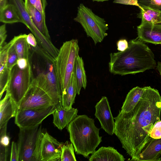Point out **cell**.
I'll use <instances>...</instances> for the list:
<instances>
[{
	"label": "cell",
	"mask_w": 161,
	"mask_h": 161,
	"mask_svg": "<svg viewBox=\"0 0 161 161\" xmlns=\"http://www.w3.org/2000/svg\"><path fill=\"white\" fill-rule=\"evenodd\" d=\"M161 96L158 91L145 86L142 96L134 109L128 113L119 111L114 117V133L122 147L137 161L142 148L150 138V132L160 120Z\"/></svg>",
	"instance_id": "cell-1"
},
{
	"label": "cell",
	"mask_w": 161,
	"mask_h": 161,
	"mask_svg": "<svg viewBox=\"0 0 161 161\" xmlns=\"http://www.w3.org/2000/svg\"><path fill=\"white\" fill-rule=\"evenodd\" d=\"M110 56L109 71L115 75L135 74L157 66L152 51L138 37L129 41L125 50L111 53Z\"/></svg>",
	"instance_id": "cell-2"
},
{
	"label": "cell",
	"mask_w": 161,
	"mask_h": 161,
	"mask_svg": "<svg viewBox=\"0 0 161 161\" xmlns=\"http://www.w3.org/2000/svg\"><path fill=\"white\" fill-rule=\"evenodd\" d=\"M66 129L75 152L85 158L93 153L102 141L100 129L95 125L94 120L86 115H77Z\"/></svg>",
	"instance_id": "cell-3"
},
{
	"label": "cell",
	"mask_w": 161,
	"mask_h": 161,
	"mask_svg": "<svg viewBox=\"0 0 161 161\" xmlns=\"http://www.w3.org/2000/svg\"><path fill=\"white\" fill-rule=\"evenodd\" d=\"M79 51L77 40L66 41L60 47L53 63L62 97L66 93Z\"/></svg>",
	"instance_id": "cell-4"
},
{
	"label": "cell",
	"mask_w": 161,
	"mask_h": 161,
	"mask_svg": "<svg viewBox=\"0 0 161 161\" xmlns=\"http://www.w3.org/2000/svg\"><path fill=\"white\" fill-rule=\"evenodd\" d=\"M42 130L41 124L32 128L20 129L17 143L19 161H41Z\"/></svg>",
	"instance_id": "cell-5"
},
{
	"label": "cell",
	"mask_w": 161,
	"mask_h": 161,
	"mask_svg": "<svg viewBox=\"0 0 161 161\" xmlns=\"http://www.w3.org/2000/svg\"><path fill=\"white\" fill-rule=\"evenodd\" d=\"M74 19L81 25L87 36L92 38L95 45L101 42L108 35V25L104 19L83 3L78 7L77 15Z\"/></svg>",
	"instance_id": "cell-6"
},
{
	"label": "cell",
	"mask_w": 161,
	"mask_h": 161,
	"mask_svg": "<svg viewBox=\"0 0 161 161\" xmlns=\"http://www.w3.org/2000/svg\"><path fill=\"white\" fill-rule=\"evenodd\" d=\"M33 79L31 61L24 69H20L16 64L10 70L6 91L17 106L27 91Z\"/></svg>",
	"instance_id": "cell-7"
},
{
	"label": "cell",
	"mask_w": 161,
	"mask_h": 161,
	"mask_svg": "<svg viewBox=\"0 0 161 161\" xmlns=\"http://www.w3.org/2000/svg\"><path fill=\"white\" fill-rule=\"evenodd\" d=\"M10 3L16 7L24 24L31 31L36 39L40 47L48 55L53 58L58 54L59 50L52 43L50 39L44 36L33 23L25 8L23 0H9Z\"/></svg>",
	"instance_id": "cell-8"
},
{
	"label": "cell",
	"mask_w": 161,
	"mask_h": 161,
	"mask_svg": "<svg viewBox=\"0 0 161 161\" xmlns=\"http://www.w3.org/2000/svg\"><path fill=\"white\" fill-rule=\"evenodd\" d=\"M55 108V105H51L18 111L15 117V123L19 129L35 127L52 114Z\"/></svg>",
	"instance_id": "cell-9"
},
{
	"label": "cell",
	"mask_w": 161,
	"mask_h": 161,
	"mask_svg": "<svg viewBox=\"0 0 161 161\" xmlns=\"http://www.w3.org/2000/svg\"><path fill=\"white\" fill-rule=\"evenodd\" d=\"M54 105L47 93L39 86L36 78L32 81L27 91L18 105V111Z\"/></svg>",
	"instance_id": "cell-10"
},
{
	"label": "cell",
	"mask_w": 161,
	"mask_h": 161,
	"mask_svg": "<svg viewBox=\"0 0 161 161\" xmlns=\"http://www.w3.org/2000/svg\"><path fill=\"white\" fill-rule=\"evenodd\" d=\"M40 87L49 96L55 107L62 105V95L58 82L53 63L49 65L46 73H42L38 77Z\"/></svg>",
	"instance_id": "cell-11"
},
{
	"label": "cell",
	"mask_w": 161,
	"mask_h": 161,
	"mask_svg": "<svg viewBox=\"0 0 161 161\" xmlns=\"http://www.w3.org/2000/svg\"><path fill=\"white\" fill-rule=\"evenodd\" d=\"M64 144L58 142L47 131H43L40 146L41 161H61Z\"/></svg>",
	"instance_id": "cell-12"
},
{
	"label": "cell",
	"mask_w": 161,
	"mask_h": 161,
	"mask_svg": "<svg viewBox=\"0 0 161 161\" xmlns=\"http://www.w3.org/2000/svg\"><path fill=\"white\" fill-rule=\"evenodd\" d=\"M95 107V115L99 120L101 128L108 134L112 135L114 133L115 121L108 98L102 97Z\"/></svg>",
	"instance_id": "cell-13"
},
{
	"label": "cell",
	"mask_w": 161,
	"mask_h": 161,
	"mask_svg": "<svg viewBox=\"0 0 161 161\" xmlns=\"http://www.w3.org/2000/svg\"><path fill=\"white\" fill-rule=\"evenodd\" d=\"M138 37L142 41L155 45L161 44V22L141 23L137 28Z\"/></svg>",
	"instance_id": "cell-14"
},
{
	"label": "cell",
	"mask_w": 161,
	"mask_h": 161,
	"mask_svg": "<svg viewBox=\"0 0 161 161\" xmlns=\"http://www.w3.org/2000/svg\"><path fill=\"white\" fill-rule=\"evenodd\" d=\"M18 38V36L14 37L8 43H5L0 47V95L2 96L6 91L10 71L7 66L8 52Z\"/></svg>",
	"instance_id": "cell-15"
},
{
	"label": "cell",
	"mask_w": 161,
	"mask_h": 161,
	"mask_svg": "<svg viewBox=\"0 0 161 161\" xmlns=\"http://www.w3.org/2000/svg\"><path fill=\"white\" fill-rule=\"evenodd\" d=\"M161 138L150 137L142 148L137 161H161Z\"/></svg>",
	"instance_id": "cell-16"
},
{
	"label": "cell",
	"mask_w": 161,
	"mask_h": 161,
	"mask_svg": "<svg viewBox=\"0 0 161 161\" xmlns=\"http://www.w3.org/2000/svg\"><path fill=\"white\" fill-rule=\"evenodd\" d=\"M78 112L77 108H72L68 110L62 105L56 106L52 114L53 123L59 130H62L77 116Z\"/></svg>",
	"instance_id": "cell-17"
},
{
	"label": "cell",
	"mask_w": 161,
	"mask_h": 161,
	"mask_svg": "<svg viewBox=\"0 0 161 161\" xmlns=\"http://www.w3.org/2000/svg\"><path fill=\"white\" fill-rule=\"evenodd\" d=\"M17 111V105L6 92L5 96L0 102V128L7 125L9 120L15 117Z\"/></svg>",
	"instance_id": "cell-18"
},
{
	"label": "cell",
	"mask_w": 161,
	"mask_h": 161,
	"mask_svg": "<svg viewBox=\"0 0 161 161\" xmlns=\"http://www.w3.org/2000/svg\"><path fill=\"white\" fill-rule=\"evenodd\" d=\"M125 158L114 147H102L89 157V161H124Z\"/></svg>",
	"instance_id": "cell-19"
},
{
	"label": "cell",
	"mask_w": 161,
	"mask_h": 161,
	"mask_svg": "<svg viewBox=\"0 0 161 161\" xmlns=\"http://www.w3.org/2000/svg\"><path fill=\"white\" fill-rule=\"evenodd\" d=\"M25 8L35 26L46 38L50 39L46 23L45 14L42 13L34 7L25 5Z\"/></svg>",
	"instance_id": "cell-20"
},
{
	"label": "cell",
	"mask_w": 161,
	"mask_h": 161,
	"mask_svg": "<svg viewBox=\"0 0 161 161\" xmlns=\"http://www.w3.org/2000/svg\"><path fill=\"white\" fill-rule=\"evenodd\" d=\"M74 74L77 94H80L82 88L85 89L87 79L84 67V63L82 57L78 55L76 58L74 67Z\"/></svg>",
	"instance_id": "cell-21"
},
{
	"label": "cell",
	"mask_w": 161,
	"mask_h": 161,
	"mask_svg": "<svg viewBox=\"0 0 161 161\" xmlns=\"http://www.w3.org/2000/svg\"><path fill=\"white\" fill-rule=\"evenodd\" d=\"M145 90V87L138 86L132 89L127 94L121 111L128 113L132 110L141 98Z\"/></svg>",
	"instance_id": "cell-22"
},
{
	"label": "cell",
	"mask_w": 161,
	"mask_h": 161,
	"mask_svg": "<svg viewBox=\"0 0 161 161\" xmlns=\"http://www.w3.org/2000/svg\"><path fill=\"white\" fill-rule=\"evenodd\" d=\"M0 21L4 24L21 23L23 21L15 6L13 4H7L0 9Z\"/></svg>",
	"instance_id": "cell-23"
},
{
	"label": "cell",
	"mask_w": 161,
	"mask_h": 161,
	"mask_svg": "<svg viewBox=\"0 0 161 161\" xmlns=\"http://www.w3.org/2000/svg\"><path fill=\"white\" fill-rule=\"evenodd\" d=\"M26 34L18 36V38L14 43V46L17 53L18 59L25 58L28 61L31 60L30 50L31 47L28 43Z\"/></svg>",
	"instance_id": "cell-24"
},
{
	"label": "cell",
	"mask_w": 161,
	"mask_h": 161,
	"mask_svg": "<svg viewBox=\"0 0 161 161\" xmlns=\"http://www.w3.org/2000/svg\"><path fill=\"white\" fill-rule=\"evenodd\" d=\"M76 94L75 79L73 73L66 93L62 97V105L63 107L68 110L71 109Z\"/></svg>",
	"instance_id": "cell-25"
},
{
	"label": "cell",
	"mask_w": 161,
	"mask_h": 161,
	"mask_svg": "<svg viewBox=\"0 0 161 161\" xmlns=\"http://www.w3.org/2000/svg\"><path fill=\"white\" fill-rule=\"evenodd\" d=\"M141 6L144 9L141 10V23L155 24L161 22V11L144 5Z\"/></svg>",
	"instance_id": "cell-26"
},
{
	"label": "cell",
	"mask_w": 161,
	"mask_h": 161,
	"mask_svg": "<svg viewBox=\"0 0 161 161\" xmlns=\"http://www.w3.org/2000/svg\"><path fill=\"white\" fill-rule=\"evenodd\" d=\"M61 161H76L72 143L67 141L64 144L62 150Z\"/></svg>",
	"instance_id": "cell-27"
},
{
	"label": "cell",
	"mask_w": 161,
	"mask_h": 161,
	"mask_svg": "<svg viewBox=\"0 0 161 161\" xmlns=\"http://www.w3.org/2000/svg\"><path fill=\"white\" fill-rule=\"evenodd\" d=\"M18 59L17 53L13 45L9 50L8 55L7 66L9 70L10 71L13 67L17 64Z\"/></svg>",
	"instance_id": "cell-28"
},
{
	"label": "cell",
	"mask_w": 161,
	"mask_h": 161,
	"mask_svg": "<svg viewBox=\"0 0 161 161\" xmlns=\"http://www.w3.org/2000/svg\"><path fill=\"white\" fill-rule=\"evenodd\" d=\"M25 5L32 6L42 14H45V9L47 5L46 0H24Z\"/></svg>",
	"instance_id": "cell-29"
},
{
	"label": "cell",
	"mask_w": 161,
	"mask_h": 161,
	"mask_svg": "<svg viewBox=\"0 0 161 161\" xmlns=\"http://www.w3.org/2000/svg\"><path fill=\"white\" fill-rule=\"evenodd\" d=\"M139 4L153 9L161 11V0H138Z\"/></svg>",
	"instance_id": "cell-30"
},
{
	"label": "cell",
	"mask_w": 161,
	"mask_h": 161,
	"mask_svg": "<svg viewBox=\"0 0 161 161\" xmlns=\"http://www.w3.org/2000/svg\"><path fill=\"white\" fill-rule=\"evenodd\" d=\"M149 136L154 139L161 138V120H159L155 124L150 132Z\"/></svg>",
	"instance_id": "cell-31"
},
{
	"label": "cell",
	"mask_w": 161,
	"mask_h": 161,
	"mask_svg": "<svg viewBox=\"0 0 161 161\" xmlns=\"http://www.w3.org/2000/svg\"><path fill=\"white\" fill-rule=\"evenodd\" d=\"M7 125L0 128V145L6 147L9 146L10 138L6 134Z\"/></svg>",
	"instance_id": "cell-32"
},
{
	"label": "cell",
	"mask_w": 161,
	"mask_h": 161,
	"mask_svg": "<svg viewBox=\"0 0 161 161\" xmlns=\"http://www.w3.org/2000/svg\"><path fill=\"white\" fill-rule=\"evenodd\" d=\"M10 160L19 161V154L17 143L14 141L12 142Z\"/></svg>",
	"instance_id": "cell-33"
},
{
	"label": "cell",
	"mask_w": 161,
	"mask_h": 161,
	"mask_svg": "<svg viewBox=\"0 0 161 161\" xmlns=\"http://www.w3.org/2000/svg\"><path fill=\"white\" fill-rule=\"evenodd\" d=\"M113 3L127 5H135L138 7L141 10H144L143 8L139 4L138 0H114Z\"/></svg>",
	"instance_id": "cell-34"
},
{
	"label": "cell",
	"mask_w": 161,
	"mask_h": 161,
	"mask_svg": "<svg viewBox=\"0 0 161 161\" xmlns=\"http://www.w3.org/2000/svg\"><path fill=\"white\" fill-rule=\"evenodd\" d=\"M6 33V25L4 24L0 26V47L6 43L5 41L7 36Z\"/></svg>",
	"instance_id": "cell-35"
},
{
	"label": "cell",
	"mask_w": 161,
	"mask_h": 161,
	"mask_svg": "<svg viewBox=\"0 0 161 161\" xmlns=\"http://www.w3.org/2000/svg\"><path fill=\"white\" fill-rule=\"evenodd\" d=\"M27 41L32 49L36 48L38 46L37 42L35 36L31 33L28 34L26 37Z\"/></svg>",
	"instance_id": "cell-36"
},
{
	"label": "cell",
	"mask_w": 161,
	"mask_h": 161,
	"mask_svg": "<svg viewBox=\"0 0 161 161\" xmlns=\"http://www.w3.org/2000/svg\"><path fill=\"white\" fill-rule=\"evenodd\" d=\"M117 50L120 51L125 50L128 47V43L125 39L119 40L117 43Z\"/></svg>",
	"instance_id": "cell-37"
},
{
	"label": "cell",
	"mask_w": 161,
	"mask_h": 161,
	"mask_svg": "<svg viewBox=\"0 0 161 161\" xmlns=\"http://www.w3.org/2000/svg\"><path fill=\"white\" fill-rule=\"evenodd\" d=\"M8 147H4L0 145V161L7 160Z\"/></svg>",
	"instance_id": "cell-38"
},
{
	"label": "cell",
	"mask_w": 161,
	"mask_h": 161,
	"mask_svg": "<svg viewBox=\"0 0 161 161\" xmlns=\"http://www.w3.org/2000/svg\"><path fill=\"white\" fill-rule=\"evenodd\" d=\"M31 60L28 61L25 58L18 59L17 64L19 68L23 69L27 67L30 62Z\"/></svg>",
	"instance_id": "cell-39"
},
{
	"label": "cell",
	"mask_w": 161,
	"mask_h": 161,
	"mask_svg": "<svg viewBox=\"0 0 161 161\" xmlns=\"http://www.w3.org/2000/svg\"><path fill=\"white\" fill-rule=\"evenodd\" d=\"M7 1L8 0H0V9L8 4Z\"/></svg>",
	"instance_id": "cell-40"
},
{
	"label": "cell",
	"mask_w": 161,
	"mask_h": 161,
	"mask_svg": "<svg viewBox=\"0 0 161 161\" xmlns=\"http://www.w3.org/2000/svg\"><path fill=\"white\" fill-rule=\"evenodd\" d=\"M156 69L159 72L161 76V62L158 61L157 62Z\"/></svg>",
	"instance_id": "cell-41"
},
{
	"label": "cell",
	"mask_w": 161,
	"mask_h": 161,
	"mask_svg": "<svg viewBox=\"0 0 161 161\" xmlns=\"http://www.w3.org/2000/svg\"><path fill=\"white\" fill-rule=\"evenodd\" d=\"M93 1H96L97 2H103L104 1H107L108 0H92Z\"/></svg>",
	"instance_id": "cell-42"
}]
</instances>
